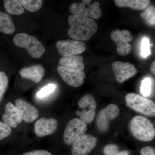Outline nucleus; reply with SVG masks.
I'll use <instances>...</instances> for the list:
<instances>
[{
  "label": "nucleus",
  "mask_w": 155,
  "mask_h": 155,
  "mask_svg": "<svg viewBox=\"0 0 155 155\" xmlns=\"http://www.w3.org/2000/svg\"><path fill=\"white\" fill-rule=\"evenodd\" d=\"M70 28L68 35L75 40L85 41L91 38L98 30L97 24L94 19L72 14L68 19Z\"/></svg>",
  "instance_id": "f257e3e1"
},
{
  "label": "nucleus",
  "mask_w": 155,
  "mask_h": 155,
  "mask_svg": "<svg viewBox=\"0 0 155 155\" xmlns=\"http://www.w3.org/2000/svg\"><path fill=\"white\" fill-rule=\"evenodd\" d=\"M130 128L134 136L142 141H150L155 137L154 127L151 122L143 116H135L130 121Z\"/></svg>",
  "instance_id": "f03ea898"
},
{
  "label": "nucleus",
  "mask_w": 155,
  "mask_h": 155,
  "mask_svg": "<svg viewBox=\"0 0 155 155\" xmlns=\"http://www.w3.org/2000/svg\"><path fill=\"white\" fill-rule=\"evenodd\" d=\"M14 42L18 47L27 50L31 57L36 59L41 58L45 50L44 46L36 37L25 33L16 35L14 37Z\"/></svg>",
  "instance_id": "7ed1b4c3"
},
{
  "label": "nucleus",
  "mask_w": 155,
  "mask_h": 155,
  "mask_svg": "<svg viewBox=\"0 0 155 155\" xmlns=\"http://www.w3.org/2000/svg\"><path fill=\"white\" fill-rule=\"evenodd\" d=\"M125 100L127 107L134 111L146 116H155V104L151 100L134 93L126 95Z\"/></svg>",
  "instance_id": "20e7f679"
},
{
  "label": "nucleus",
  "mask_w": 155,
  "mask_h": 155,
  "mask_svg": "<svg viewBox=\"0 0 155 155\" xmlns=\"http://www.w3.org/2000/svg\"><path fill=\"white\" fill-rule=\"evenodd\" d=\"M91 0H82L81 3H75L70 5L69 10L72 14L86 18L98 19L102 15L100 4L95 2L91 5Z\"/></svg>",
  "instance_id": "39448f33"
},
{
  "label": "nucleus",
  "mask_w": 155,
  "mask_h": 155,
  "mask_svg": "<svg viewBox=\"0 0 155 155\" xmlns=\"http://www.w3.org/2000/svg\"><path fill=\"white\" fill-rule=\"evenodd\" d=\"M87 125L78 118L71 119L66 126L64 134V141L67 145H71L82 135L85 134Z\"/></svg>",
  "instance_id": "423d86ee"
},
{
  "label": "nucleus",
  "mask_w": 155,
  "mask_h": 155,
  "mask_svg": "<svg viewBox=\"0 0 155 155\" xmlns=\"http://www.w3.org/2000/svg\"><path fill=\"white\" fill-rule=\"evenodd\" d=\"M111 38L116 44V51L119 55L125 56L130 54L132 48L129 42L133 40V37L129 31L124 29L120 31L116 29L112 31Z\"/></svg>",
  "instance_id": "0eeeda50"
},
{
  "label": "nucleus",
  "mask_w": 155,
  "mask_h": 155,
  "mask_svg": "<svg viewBox=\"0 0 155 155\" xmlns=\"http://www.w3.org/2000/svg\"><path fill=\"white\" fill-rule=\"evenodd\" d=\"M78 106L81 112L78 111L76 114L85 123H90L94 120L96 115L97 103L91 94L85 95L78 102Z\"/></svg>",
  "instance_id": "6e6552de"
},
{
  "label": "nucleus",
  "mask_w": 155,
  "mask_h": 155,
  "mask_svg": "<svg viewBox=\"0 0 155 155\" xmlns=\"http://www.w3.org/2000/svg\"><path fill=\"white\" fill-rule=\"evenodd\" d=\"M58 53L63 57L77 55L82 54L86 49L83 41L75 40L59 41L56 43Z\"/></svg>",
  "instance_id": "1a4fd4ad"
},
{
  "label": "nucleus",
  "mask_w": 155,
  "mask_h": 155,
  "mask_svg": "<svg viewBox=\"0 0 155 155\" xmlns=\"http://www.w3.org/2000/svg\"><path fill=\"white\" fill-rule=\"evenodd\" d=\"M57 70L64 82L72 87H79L82 85L86 77L83 71L75 70L61 65L58 66Z\"/></svg>",
  "instance_id": "9d476101"
},
{
  "label": "nucleus",
  "mask_w": 155,
  "mask_h": 155,
  "mask_svg": "<svg viewBox=\"0 0 155 155\" xmlns=\"http://www.w3.org/2000/svg\"><path fill=\"white\" fill-rule=\"evenodd\" d=\"M97 138L90 134H84L72 144V155H87L95 147Z\"/></svg>",
  "instance_id": "9b49d317"
},
{
  "label": "nucleus",
  "mask_w": 155,
  "mask_h": 155,
  "mask_svg": "<svg viewBox=\"0 0 155 155\" xmlns=\"http://www.w3.org/2000/svg\"><path fill=\"white\" fill-rule=\"evenodd\" d=\"M119 111V107L114 104L109 105L100 111L97 119V125L98 129L102 131L107 130L110 121L118 117Z\"/></svg>",
  "instance_id": "f8f14e48"
},
{
  "label": "nucleus",
  "mask_w": 155,
  "mask_h": 155,
  "mask_svg": "<svg viewBox=\"0 0 155 155\" xmlns=\"http://www.w3.org/2000/svg\"><path fill=\"white\" fill-rule=\"evenodd\" d=\"M112 69L116 80L122 83L137 73V69L133 64L128 62L115 61L112 64Z\"/></svg>",
  "instance_id": "ddd939ff"
},
{
  "label": "nucleus",
  "mask_w": 155,
  "mask_h": 155,
  "mask_svg": "<svg viewBox=\"0 0 155 155\" xmlns=\"http://www.w3.org/2000/svg\"><path fill=\"white\" fill-rule=\"evenodd\" d=\"M15 103L19 116L24 122L31 123L38 118V110L30 103L20 98L17 99Z\"/></svg>",
  "instance_id": "4468645a"
},
{
  "label": "nucleus",
  "mask_w": 155,
  "mask_h": 155,
  "mask_svg": "<svg viewBox=\"0 0 155 155\" xmlns=\"http://www.w3.org/2000/svg\"><path fill=\"white\" fill-rule=\"evenodd\" d=\"M58 127V122L56 119L44 117L37 120L35 123V132L39 137H43L54 133Z\"/></svg>",
  "instance_id": "2eb2a0df"
},
{
  "label": "nucleus",
  "mask_w": 155,
  "mask_h": 155,
  "mask_svg": "<svg viewBox=\"0 0 155 155\" xmlns=\"http://www.w3.org/2000/svg\"><path fill=\"white\" fill-rule=\"evenodd\" d=\"M21 77L25 79H30L35 83H38L44 76L45 70L41 65H35L24 67L19 71Z\"/></svg>",
  "instance_id": "dca6fc26"
},
{
  "label": "nucleus",
  "mask_w": 155,
  "mask_h": 155,
  "mask_svg": "<svg viewBox=\"0 0 155 155\" xmlns=\"http://www.w3.org/2000/svg\"><path fill=\"white\" fill-rule=\"evenodd\" d=\"M2 119L4 123L13 128L17 127V124L22 122L17 108L11 102H8L6 104Z\"/></svg>",
  "instance_id": "f3484780"
},
{
  "label": "nucleus",
  "mask_w": 155,
  "mask_h": 155,
  "mask_svg": "<svg viewBox=\"0 0 155 155\" xmlns=\"http://www.w3.org/2000/svg\"><path fill=\"white\" fill-rule=\"evenodd\" d=\"M59 63L61 66L76 70L83 71L85 69L83 57L78 55L62 57Z\"/></svg>",
  "instance_id": "a211bd4d"
},
{
  "label": "nucleus",
  "mask_w": 155,
  "mask_h": 155,
  "mask_svg": "<svg viewBox=\"0 0 155 155\" xmlns=\"http://www.w3.org/2000/svg\"><path fill=\"white\" fill-rule=\"evenodd\" d=\"M149 0H115V3L120 8H130L136 11L146 8L149 5Z\"/></svg>",
  "instance_id": "6ab92c4d"
},
{
  "label": "nucleus",
  "mask_w": 155,
  "mask_h": 155,
  "mask_svg": "<svg viewBox=\"0 0 155 155\" xmlns=\"http://www.w3.org/2000/svg\"><path fill=\"white\" fill-rule=\"evenodd\" d=\"M15 26L9 14L0 11V32L11 34L15 31Z\"/></svg>",
  "instance_id": "aec40b11"
},
{
  "label": "nucleus",
  "mask_w": 155,
  "mask_h": 155,
  "mask_svg": "<svg viewBox=\"0 0 155 155\" xmlns=\"http://www.w3.org/2000/svg\"><path fill=\"white\" fill-rule=\"evenodd\" d=\"M4 2V7L9 14L12 15H21L24 12V8L19 0H5Z\"/></svg>",
  "instance_id": "412c9836"
},
{
  "label": "nucleus",
  "mask_w": 155,
  "mask_h": 155,
  "mask_svg": "<svg viewBox=\"0 0 155 155\" xmlns=\"http://www.w3.org/2000/svg\"><path fill=\"white\" fill-rule=\"evenodd\" d=\"M21 2L23 8L31 12L38 11L43 5V1L41 0H22Z\"/></svg>",
  "instance_id": "4be33fe9"
},
{
  "label": "nucleus",
  "mask_w": 155,
  "mask_h": 155,
  "mask_svg": "<svg viewBox=\"0 0 155 155\" xmlns=\"http://www.w3.org/2000/svg\"><path fill=\"white\" fill-rule=\"evenodd\" d=\"M140 17L145 20L146 22L150 25H154L155 24V9L153 5L147 7L143 13H141Z\"/></svg>",
  "instance_id": "5701e85b"
},
{
  "label": "nucleus",
  "mask_w": 155,
  "mask_h": 155,
  "mask_svg": "<svg viewBox=\"0 0 155 155\" xmlns=\"http://www.w3.org/2000/svg\"><path fill=\"white\" fill-rule=\"evenodd\" d=\"M9 79L5 72L0 71V103L8 86Z\"/></svg>",
  "instance_id": "b1692460"
},
{
  "label": "nucleus",
  "mask_w": 155,
  "mask_h": 155,
  "mask_svg": "<svg viewBox=\"0 0 155 155\" xmlns=\"http://www.w3.org/2000/svg\"><path fill=\"white\" fill-rule=\"evenodd\" d=\"M105 155H128L129 152L122 151L119 152V148L114 144H109L105 147L104 150Z\"/></svg>",
  "instance_id": "393cba45"
},
{
  "label": "nucleus",
  "mask_w": 155,
  "mask_h": 155,
  "mask_svg": "<svg viewBox=\"0 0 155 155\" xmlns=\"http://www.w3.org/2000/svg\"><path fill=\"white\" fill-rule=\"evenodd\" d=\"M56 87V85L53 84H49L46 86L42 88L37 93V97L39 98H42L46 97L51 94L54 91Z\"/></svg>",
  "instance_id": "a878e982"
},
{
  "label": "nucleus",
  "mask_w": 155,
  "mask_h": 155,
  "mask_svg": "<svg viewBox=\"0 0 155 155\" xmlns=\"http://www.w3.org/2000/svg\"><path fill=\"white\" fill-rule=\"evenodd\" d=\"M151 81L149 78H145L142 82L141 86L140 87V91L143 96H149L150 94L151 89Z\"/></svg>",
  "instance_id": "bb28decb"
},
{
  "label": "nucleus",
  "mask_w": 155,
  "mask_h": 155,
  "mask_svg": "<svg viewBox=\"0 0 155 155\" xmlns=\"http://www.w3.org/2000/svg\"><path fill=\"white\" fill-rule=\"evenodd\" d=\"M11 127L4 122L0 121V140L8 137L11 134Z\"/></svg>",
  "instance_id": "cd10ccee"
},
{
  "label": "nucleus",
  "mask_w": 155,
  "mask_h": 155,
  "mask_svg": "<svg viewBox=\"0 0 155 155\" xmlns=\"http://www.w3.org/2000/svg\"><path fill=\"white\" fill-rule=\"evenodd\" d=\"M141 54L144 58L148 57L151 54L149 40L148 38L146 37H144L143 39Z\"/></svg>",
  "instance_id": "c85d7f7f"
},
{
  "label": "nucleus",
  "mask_w": 155,
  "mask_h": 155,
  "mask_svg": "<svg viewBox=\"0 0 155 155\" xmlns=\"http://www.w3.org/2000/svg\"><path fill=\"white\" fill-rule=\"evenodd\" d=\"M22 155H52V154L47 151L44 150H34L25 153Z\"/></svg>",
  "instance_id": "c756f323"
},
{
  "label": "nucleus",
  "mask_w": 155,
  "mask_h": 155,
  "mask_svg": "<svg viewBox=\"0 0 155 155\" xmlns=\"http://www.w3.org/2000/svg\"><path fill=\"white\" fill-rule=\"evenodd\" d=\"M141 155H155V150L151 147H145L142 148L141 152Z\"/></svg>",
  "instance_id": "7c9ffc66"
},
{
  "label": "nucleus",
  "mask_w": 155,
  "mask_h": 155,
  "mask_svg": "<svg viewBox=\"0 0 155 155\" xmlns=\"http://www.w3.org/2000/svg\"><path fill=\"white\" fill-rule=\"evenodd\" d=\"M155 61H153V62L151 66L150 67V70L151 71V72L153 73L154 74H155Z\"/></svg>",
  "instance_id": "2f4dec72"
}]
</instances>
